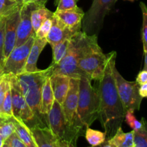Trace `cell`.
<instances>
[{"label":"cell","instance_id":"obj_1","mask_svg":"<svg viewBox=\"0 0 147 147\" xmlns=\"http://www.w3.org/2000/svg\"><path fill=\"white\" fill-rule=\"evenodd\" d=\"M116 52H111L104 74L99 80V117L105 129L106 137L110 139L117 129L121 126L124 121L126 111L123 106L113 74V68L116 65Z\"/></svg>","mask_w":147,"mask_h":147},{"label":"cell","instance_id":"obj_2","mask_svg":"<svg viewBox=\"0 0 147 147\" xmlns=\"http://www.w3.org/2000/svg\"><path fill=\"white\" fill-rule=\"evenodd\" d=\"M52 73L53 66L50 65L45 70H39L34 73H23L16 76L23 96L40 126H48L46 120L42 116L40 109L42 86Z\"/></svg>","mask_w":147,"mask_h":147},{"label":"cell","instance_id":"obj_3","mask_svg":"<svg viewBox=\"0 0 147 147\" xmlns=\"http://www.w3.org/2000/svg\"><path fill=\"white\" fill-rule=\"evenodd\" d=\"M99 95L91 85L88 77L80 78L79 97L77 109V123L81 129L90 127L99 117Z\"/></svg>","mask_w":147,"mask_h":147},{"label":"cell","instance_id":"obj_4","mask_svg":"<svg viewBox=\"0 0 147 147\" xmlns=\"http://www.w3.org/2000/svg\"><path fill=\"white\" fill-rule=\"evenodd\" d=\"M117 0H93L90 9L83 17V32L96 34L101 29L105 17L114 7Z\"/></svg>","mask_w":147,"mask_h":147},{"label":"cell","instance_id":"obj_5","mask_svg":"<svg viewBox=\"0 0 147 147\" xmlns=\"http://www.w3.org/2000/svg\"><path fill=\"white\" fill-rule=\"evenodd\" d=\"M47 124L50 131L57 139L66 141L76 145L80 135L70 129L67 124L62 105L55 100L47 116Z\"/></svg>","mask_w":147,"mask_h":147},{"label":"cell","instance_id":"obj_6","mask_svg":"<svg viewBox=\"0 0 147 147\" xmlns=\"http://www.w3.org/2000/svg\"><path fill=\"white\" fill-rule=\"evenodd\" d=\"M113 74L116 82V88L125 111L140 109L143 98L139 95V85L136 81H127L123 78L116 69V65L113 68Z\"/></svg>","mask_w":147,"mask_h":147},{"label":"cell","instance_id":"obj_7","mask_svg":"<svg viewBox=\"0 0 147 147\" xmlns=\"http://www.w3.org/2000/svg\"><path fill=\"white\" fill-rule=\"evenodd\" d=\"M8 76L11 86L13 116L22 121L29 128L38 125L34 113L23 96L17 77L11 75Z\"/></svg>","mask_w":147,"mask_h":147},{"label":"cell","instance_id":"obj_8","mask_svg":"<svg viewBox=\"0 0 147 147\" xmlns=\"http://www.w3.org/2000/svg\"><path fill=\"white\" fill-rule=\"evenodd\" d=\"M35 34L23 45L15 47L5 60L2 67L3 75L18 76L24 72L30 50L34 42Z\"/></svg>","mask_w":147,"mask_h":147},{"label":"cell","instance_id":"obj_9","mask_svg":"<svg viewBox=\"0 0 147 147\" xmlns=\"http://www.w3.org/2000/svg\"><path fill=\"white\" fill-rule=\"evenodd\" d=\"M110 55L111 53L104 54L102 49L91 52L79 59L78 65L90 80L99 81L104 74Z\"/></svg>","mask_w":147,"mask_h":147},{"label":"cell","instance_id":"obj_10","mask_svg":"<svg viewBox=\"0 0 147 147\" xmlns=\"http://www.w3.org/2000/svg\"><path fill=\"white\" fill-rule=\"evenodd\" d=\"M80 79L70 78V87L64 101L62 103V109L67 124L78 134H81L83 129L77 123V109L79 97Z\"/></svg>","mask_w":147,"mask_h":147},{"label":"cell","instance_id":"obj_11","mask_svg":"<svg viewBox=\"0 0 147 147\" xmlns=\"http://www.w3.org/2000/svg\"><path fill=\"white\" fill-rule=\"evenodd\" d=\"M77 56L74 52L68 47L67 54L57 64L52 65V75H64L70 78L80 79L82 76L88 77L85 72L80 70L78 65Z\"/></svg>","mask_w":147,"mask_h":147},{"label":"cell","instance_id":"obj_12","mask_svg":"<svg viewBox=\"0 0 147 147\" xmlns=\"http://www.w3.org/2000/svg\"><path fill=\"white\" fill-rule=\"evenodd\" d=\"M38 6L34 4H22L20 8V19L17 31L15 47L25 43L31 36L35 34L32 24L31 13L33 9Z\"/></svg>","mask_w":147,"mask_h":147},{"label":"cell","instance_id":"obj_13","mask_svg":"<svg viewBox=\"0 0 147 147\" xmlns=\"http://www.w3.org/2000/svg\"><path fill=\"white\" fill-rule=\"evenodd\" d=\"M52 21H53L52 27L49 32L48 35L46 37L47 43H49L51 46L55 45L63 40H70L76 33L80 32L79 30L66 26L55 14H53Z\"/></svg>","mask_w":147,"mask_h":147},{"label":"cell","instance_id":"obj_14","mask_svg":"<svg viewBox=\"0 0 147 147\" xmlns=\"http://www.w3.org/2000/svg\"><path fill=\"white\" fill-rule=\"evenodd\" d=\"M20 19V9L9 15L6 18L4 47V60L7 59L10 53L15 47L16 40H17V27H18Z\"/></svg>","mask_w":147,"mask_h":147},{"label":"cell","instance_id":"obj_15","mask_svg":"<svg viewBox=\"0 0 147 147\" xmlns=\"http://www.w3.org/2000/svg\"><path fill=\"white\" fill-rule=\"evenodd\" d=\"M30 129L37 147H57V138L48 126L35 125Z\"/></svg>","mask_w":147,"mask_h":147},{"label":"cell","instance_id":"obj_16","mask_svg":"<svg viewBox=\"0 0 147 147\" xmlns=\"http://www.w3.org/2000/svg\"><path fill=\"white\" fill-rule=\"evenodd\" d=\"M54 14L68 27L76 29L79 31L81 30L82 21L85 15V12L79 7L73 9L65 11L56 10Z\"/></svg>","mask_w":147,"mask_h":147},{"label":"cell","instance_id":"obj_17","mask_svg":"<svg viewBox=\"0 0 147 147\" xmlns=\"http://www.w3.org/2000/svg\"><path fill=\"white\" fill-rule=\"evenodd\" d=\"M50 80L55 100L62 105L68 92L70 78L64 75H51Z\"/></svg>","mask_w":147,"mask_h":147},{"label":"cell","instance_id":"obj_18","mask_svg":"<svg viewBox=\"0 0 147 147\" xmlns=\"http://www.w3.org/2000/svg\"><path fill=\"white\" fill-rule=\"evenodd\" d=\"M47 42L46 39H40L36 37H34V42L30 50L28 59L24 67V73H34L38 71L39 69L37 67V60L40 53L45 48Z\"/></svg>","mask_w":147,"mask_h":147},{"label":"cell","instance_id":"obj_19","mask_svg":"<svg viewBox=\"0 0 147 147\" xmlns=\"http://www.w3.org/2000/svg\"><path fill=\"white\" fill-rule=\"evenodd\" d=\"M55 100L54 94H53V89L50 84V77L46 79L42 88V97H41V112L42 116H43L47 123V116L51 109L53 102ZM48 126V124H47Z\"/></svg>","mask_w":147,"mask_h":147},{"label":"cell","instance_id":"obj_20","mask_svg":"<svg viewBox=\"0 0 147 147\" xmlns=\"http://www.w3.org/2000/svg\"><path fill=\"white\" fill-rule=\"evenodd\" d=\"M12 121L15 127V133L27 147H37L32 135L30 129L22 121L12 116Z\"/></svg>","mask_w":147,"mask_h":147},{"label":"cell","instance_id":"obj_21","mask_svg":"<svg viewBox=\"0 0 147 147\" xmlns=\"http://www.w3.org/2000/svg\"><path fill=\"white\" fill-rule=\"evenodd\" d=\"M109 140L116 147H132L134 145V131L125 133L121 126Z\"/></svg>","mask_w":147,"mask_h":147},{"label":"cell","instance_id":"obj_22","mask_svg":"<svg viewBox=\"0 0 147 147\" xmlns=\"http://www.w3.org/2000/svg\"><path fill=\"white\" fill-rule=\"evenodd\" d=\"M54 12L44 7H35L31 13L32 24L34 32L37 31L41 24L47 19H51Z\"/></svg>","mask_w":147,"mask_h":147},{"label":"cell","instance_id":"obj_23","mask_svg":"<svg viewBox=\"0 0 147 147\" xmlns=\"http://www.w3.org/2000/svg\"><path fill=\"white\" fill-rule=\"evenodd\" d=\"M12 116L0 115V135L5 141L15 132V127L13 123Z\"/></svg>","mask_w":147,"mask_h":147},{"label":"cell","instance_id":"obj_24","mask_svg":"<svg viewBox=\"0 0 147 147\" xmlns=\"http://www.w3.org/2000/svg\"><path fill=\"white\" fill-rule=\"evenodd\" d=\"M70 40H65L55 45L51 46L53 49V63L52 65L57 64L67 54Z\"/></svg>","mask_w":147,"mask_h":147},{"label":"cell","instance_id":"obj_25","mask_svg":"<svg viewBox=\"0 0 147 147\" xmlns=\"http://www.w3.org/2000/svg\"><path fill=\"white\" fill-rule=\"evenodd\" d=\"M86 139L90 146H97L106 140V134L105 132L94 130L88 127L86 128Z\"/></svg>","mask_w":147,"mask_h":147},{"label":"cell","instance_id":"obj_26","mask_svg":"<svg viewBox=\"0 0 147 147\" xmlns=\"http://www.w3.org/2000/svg\"><path fill=\"white\" fill-rule=\"evenodd\" d=\"M22 5L14 0H0V17H7L20 9Z\"/></svg>","mask_w":147,"mask_h":147},{"label":"cell","instance_id":"obj_27","mask_svg":"<svg viewBox=\"0 0 147 147\" xmlns=\"http://www.w3.org/2000/svg\"><path fill=\"white\" fill-rule=\"evenodd\" d=\"M142 127L134 131V144L140 147H147V121L142 118Z\"/></svg>","mask_w":147,"mask_h":147},{"label":"cell","instance_id":"obj_28","mask_svg":"<svg viewBox=\"0 0 147 147\" xmlns=\"http://www.w3.org/2000/svg\"><path fill=\"white\" fill-rule=\"evenodd\" d=\"M140 8L142 12V39L143 42L144 53L147 52V6L144 2H140Z\"/></svg>","mask_w":147,"mask_h":147},{"label":"cell","instance_id":"obj_29","mask_svg":"<svg viewBox=\"0 0 147 147\" xmlns=\"http://www.w3.org/2000/svg\"><path fill=\"white\" fill-rule=\"evenodd\" d=\"M10 82V81H9ZM0 115H4L7 116H12V102H11V93L10 83L7 89L5 97L2 104V111Z\"/></svg>","mask_w":147,"mask_h":147},{"label":"cell","instance_id":"obj_30","mask_svg":"<svg viewBox=\"0 0 147 147\" xmlns=\"http://www.w3.org/2000/svg\"><path fill=\"white\" fill-rule=\"evenodd\" d=\"M125 121L133 129V131H137L142 127V121H139L136 119L134 116V110L129 109L126 111L125 114Z\"/></svg>","mask_w":147,"mask_h":147},{"label":"cell","instance_id":"obj_31","mask_svg":"<svg viewBox=\"0 0 147 147\" xmlns=\"http://www.w3.org/2000/svg\"><path fill=\"white\" fill-rule=\"evenodd\" d=\"M7 17H0V65L3 67L4 63V35H5V24Z\"/></svg>","mask_w":147,"mask_h":147},{"label":"cell","instance_id":"obj_32","mask_svg":"<svg viewBox=\"0 0 147 147\" xmlns=\"http://www.w3.org/2000/svg\"><path fill=\"white\" fill-rule=\"evenodd\" d=\"M52 18L47 19L41 24L40 28L35 32L36 37L40 39H46L52 27V23H53Z\"/></svg>","mask_w":147,"mask_h":147},{"label":"cell","instance_id":"obj_33","mask_svg":"<svg viewBox=\"0 0 147 147\" xmlns=\"http://www.w3.org/2000/svg\"><path fill=\"white\" fill-rule=\"evenodd\" d=\"M78 0H57V7L56 10L65 11L76 8L78 7Z\"/></svg>","mask_w":147,"mask_h":147},{"label":"cell","instance_id":"obj_34","mask_svg":"<svg viewBox=\"0 0 147 147\" xmlns=\"http://www.w3.org/2000/svg\"><path fill=\"white\" fill-rule=\"evenodd\" d=\"M7 144L11 146V147H27L24 143L21 141V139L18 137L17 134L14 132L13 133L7 140L5 141Z\"/></svg>","mask_w":147,"mask_h":147},{"label":"cell","instance_id":"obj_35","mask_svg":"<svg viewBox=\"0 0 147 147\" xmlns=\"http://www.w3.org/2000/svg\"><path fill=\"white\" fill-rule=\"evenodd\" d=\"M136 82L139 86L147 83V70H143L139 72L136 77Z\"/></svg>","mask_w":147,"mask_h":147},{"label":"cell","instance_id":"obj_36","mask_svg":"<svg viewBox=\"0 0 147 147\" xmlns=\"http://www.w3.org/2000/svg\"><path fill=\"white\" fill-rule=\"evenodd\" d=\"M22 4H34L38 7H44L45 6L47 0H22Z\"/></svg>","mask_w":147,"mask_h":147},{"label":"cell","instance_id":"obj_37","mask_svg":"<svg viewBox=\"0 0 147 147\" xmlns=\"http://www.w3.org/2000/svg\"><path fill=\"white\" fill-rule=\"evenodd\" d=\"M57 147H76V145L73 144L66 141L61 140V139H57Z\"/></svg>","mask_w":147,"mask_h":147},{"label":"cell","instance_id":"obj_38","mask_svg":"<svg viewBox=\"0 0 147 147\" xmlns=\"http://www.w3.org/2000/svg\"><path fill=\"white\" fill-rule=\"evenodd\" d=\"M139 95L142 98H147V83L139 86Z\"/></svg>","mask_w":147,"mask_h":147},{"label":"cell","instance_id":"obj_39","mask_svg":"<svg viewBox=\"0 0 147 147\" xmlns=\"http://www.w3.org/2000/svg\"><path fill=\"white\" fill-rule=\"evenodd\" d=\"M90 147H116V146H115L114 145H113V144H112L111 142L108 139V140H106L103 143L97 145V146H91Z\"/></svg>","mask_w":147,"mask_h":147},{"label":"cell","instance_id":"obj_40","mask_svg":"<svg viewBox=\"0 0 147 147\" xmlns=\"http://www.w3.org/2000/svg\"><path fill=\"white\" fill-rule=\"evenodd\" d=\"M144 70H147V52L144 53Z\"/></svg>","mask_w":147,"mask_h":147},{"label":"cell","instance_id":"obj_41","mask_svg":"<svg viewBox=\"0 0 147 147\" xmlns=\"http://www.w3.org/2000/svg\"><path fill=\"white\" fill-rule=\"evenodd\" d=\"M4 142H5V140H4V138L0 135V147H3Z\"/></svg>","mask_w":147,"mask_h":147},{"label":"cell","instance_id":"obj_42","mask_svg":"<svg viewBox=\"0 0 147 147\" xmlns=\"http://www.w3.org/2000/svg\"><path fill=\"white\" fill-rule=\"evenodd\" d=\"M3 76V73H2V67L1 66V65H0V78H1V76Z\"/></svg>","mask_w":147,"mask_h":147},{"label":"cell","instance_id":"obj_43","mask_svg":"<svg viewBox=\"0 0 147 147\" xmlns=\"http://www.w3.org/2000/svg\"><path fill=\"white\" fill-rule=\"evenodd\" d=\"M3 147H11V146H10L9 144H7V142H4V146H3Z\"/></svg>","mask_w":147,"mask_h":147},{"label":"cell","instance_id":"obj_44","mask_svg":"<svg viewBox=\"0 0 147 147\" xmlns=\"http://www.w3.org/2000/svg\"><path fill=\"white\" fill-rule=\"evenodd\" d=\"M14 1H16L17 2H18V3H20V4H22V0H14Z\"/></svg>","mask_w":147,"mask_h":147},{"label":"cell","instance_id":"obj_45","mask_svg":"<svg viewBox=\"0 0 147 147\" xmlns=\"http://www.w3.org/2000/svg\"><path fill=\"white\" fill-rule=\"evenodd\" d=\"M132 147H140V146H138V145L135 144H134V146H132Z\"/></svg>","mask_w":147,"mask_h":147},{"label":"cell","instance_id":"obj_46","mask_svg":"<svg viewBox=\"0 0 147 147\" xmlns=\"http://www.w3.org/2000/svg\"><path fill=\"white\" fill-rule=\"evenodd\" d=\"M126 1H134V0H126Z\"/></svg>","mask_w":147,"mask_h":147},{"label":"cell","instance_id":"obj_47","mask_svg":"<svg viewBox=\"0 0 147 147\" xmlns=\"http://www.w3.org/2000/svg\"><path fill=\"white\" fill-rule=\"evenodd\" d=\"M0 80H1V78H0Z\"/></svg>","mask_w":147,"mask_h":147},{"label":"cell","instance_id":"obj_48","mask_svg":"<svg viewBox=\"0 0 147 147\" xmlns=\"http://www.w3.org/2000/svg\"></svg>","mask_w":147,"mask_h":147}]
</instances>
